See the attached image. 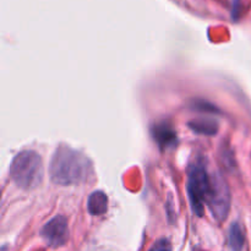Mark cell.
I'll return each instance as SVG.
<instances>
[{
    "instance_id": "1",
    "label": "cell",
    "mask_w": 251,
    "mask_h": 251,
    "mask_svg": "<svg viewBox=\"0 0 251 251\" xmlns=\"http://www.w3.org/2000/svg\"><path fill=\"white\" fill-rule=\"evenodd\" d=\"M92 173V163L81 152L61 145L54 152L49 164V176L58 185H78Z\"/></svg>"
},
{
    "instance_id": "2",
    "label": "cell",
    "mask_w": 251,
    "mask_h": 251,
    "mask_svg": "<svg viewBox=\"0 0 251 251\" xmlns=\"http://www.w3.org/2000/svg\"><path fill=\"white\" fill-rule=\"evenodd\" d=\"M44 168L42 157L32 150L17 153L10 166V176L22 190H33L43 181Z\"/></svg>"
},
{
    "instance_id": "3",
    "label": "cell",
    "mask_w": 251,
    "mask_h": 251,
    "mask_svg": "<svg viewBox=\"0 0 251 251\" xmlns=\"http://www.w3.org/2000/svg\"><path fill=\"white\" fill-rule=\"evenodd\" d=\"M211 189V176L202 164H193L188 172V190L191 210L196 216L201 217L205 211L208 194Z\"/></svg>"
},
{
    "instance_id": "4",
    "label": "cell",
    "mask_w": 251,
    "mask_h": 251,
    "mask_svg": "<svg viewBox=\"0 0 251 251\" xmlns=\"http://www.w3.org/2000/svg\"><path fill=\"white\" fill-rule=\"evenodd\" d=\"M206 205L218 222H223L227 218L230 208V193L221 174L215 173L211 176V189Z\"/></svg>"
},
{
    "instance_id": "5",
    "label": "cell",
    "mask_w": 251,
    "mask_h": 251,
    "mask_svg": "<svg viewBox=\"0 0 251 251\" xmlns=\"http://www.w3.org/2000/svg\"><path fill=\"white\" fill-rule=\"evenodd\" d=\"M41 237L51 248L65 245L69 239V226L66 217L58 215L51 218L41 229Z\"/></svg>"
},
{
    "instance_id": "6",
    "label": "cell",
    "mask_w": 251,
    "mask_h": 251,
    "mask_svg": "<svg viewBox=\"0 0 251 251\" xmlns=\"http://www.w3.org/2000/svg\"><path fill=\"white\" fill-rule=\"evenodd\" d=\"M152 135L159 147H169L176 144V132L167 123L157 124L152 130Z\"/></svg>"
},
{
    "instance_id": "7",
    "label": "cell",
    "mask_w": 251,
    "mask_h": 251,
    "mask_svg": "<svg viewBox=\"0 0 251 251\" xmlns=\"http://www.w3.org/2000/svg\"><path fill=\"white\" fill-rule=\"evenodd\" d=\"M87 210L92 216L104 215L108 211V196L103 191H93L87 200Z\"/></svg>"
},
{
    "instance_id": "8",
    "label": "cell",
    "mask_w": 251,
    "mask_h": 251,
    "mask_svg": "<svg viewBox=\"0 0 251 251\" xmlns=\"http://www.w3.org/2000/svg\"><path fill=\"white\" fill-rule=\"evenodd\" d=\"M189 127L193 131L202 135H216L218 132V124L216 120L208 118L195 119L189 123Z\"/></svg>"
},
{
    "instance_id": "9",
    "label": "cell",
    "mask_w": 251,
    "mask_h": 251,
    "mask_svg": "<svg viewBox=\"0 0 251 251\" xmlns=\"http://www.w3.org/2000/svg\"><path fill=\"white\" fill-rule=\"evenodd\" d=\"M245 244V235L242 226L238 222H234L229 228L228 234V245L232 251H243Z\"/></svg>"
},
{
    "instance_id": "10",
    "label": "cell",
    "mask_w": 251,
    "mask_h": 251,
    "mask_svg": "<svg viewBox=\"0 0 251 251\" xmlns=\"http://www.w3.org/2000/svg\"><path fill=\"white\" fill-rule=\"evenodd\" d=\"M152 251H172V247L169 244V242L167 239L159 240L158 243H156L153 250Z\"/></svg>"
}]
</instances>
